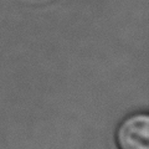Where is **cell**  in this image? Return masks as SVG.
<instances>
[{
  "label": "cell",
  "mask_w": 149,
  "mask_h": 149,
  "mask_svg": "<svg viewBox=\"0 0 149 149\" xmlns=\"http://www.w3.org/2000/svg\"><path fill=\"white\" fill-rule=\"evenodd\" d=\"M117 149H149V114L133 112L120 120L114 130Z\"/></svg>",
  "instance_id": "cell-1"
}]
</instances>
